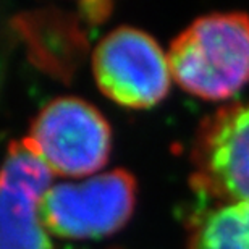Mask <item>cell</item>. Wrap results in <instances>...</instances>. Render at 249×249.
<instances>
[{
    "instance_id": "6da1fadb",
    "label": "cell",
    "mask_w": 249,
    "mask_h": 249,
    "mask_svg": "<svg viewBox=\"0 0 249 249\" xmlns=\"http://www.w3.org/2000/svg\"><path fill=\"white\" fill-rule=\"evenodd\" d=\"M167 55L172 78L186 92L227 101L249 83V17L228 12L194 19Z\"/></svg>"
},
{
    "instance_id": "7a4b0ae2",
    "label": "cell",
    "mask_w": 249,
    "mask_h": 249,
    "mask_svg": "<svg viewBox=\"0 0 249 249\" xmlns=\"http://www.w3.org/2000/svg\"><path fill=\"white\" fill-rule=\"evenodd\" d=\"M23 142L55 175L84 177L107 163L112 129L88 101L57 97L34 117Z\"/></svg>"
},
{
    "instance_id": "3957f363",
    "label": "cell",
    "mask_w": 249,
    "mask_h": 249,
    "mask_svg": "<svg viewBox=\"0 0 249 249\" xmlns=\"http://www.w3.org/2000/svg\"><path fill=\"white\" fill-rule=\"evenodd\" d=\"M136 196L134 177L117 168L81 183L51 186L41 201L39 215L47 233L55 236L99 240L129 222Z\"/></svg>"
},
{
    "instance_id": "277c9868",
    "label": "cell",
    "mask_w": 249,
    "mask_h": 249,
    "mask_svg": "<svg viewBox=\"0 0 249 249\" xmlns=\"http://www.w3.org/2000/svg\"><path fill=\"white\" fill-rule=\"evenodd\" d=\"M92 73L104 96L128 108H151L170 91L168 55L138 28L108 33L92 53Z\"/></svg>"
},
{
    "instance_id": "5b68a950",
    "label": "cell",
    "mask_w": 249,
    "mask_h": 249,
    "mask_svg": "<svg viewBox=\"0 0 249 249\" xmlns=\"http://www.w3.org/2000/svg\"><path fill=\"white\" fill-rule=\"evenodd\" d=\"M193 185L220 202H249V101L201 124L193 146Z\"/></svg>"
},
{
    "instance_id": "8992f818",
    "label": "cell",
    "mask_w": 249,
    "mask_h": 249,
    "mask_svg": "<svg viewBox=\"0 0 249 249\" xmlns=\"http://www.w3.org/2000/svg\"><path fill=\"white\" fill-rule=\"evenodd\" d=\"M52 172L23 141L12 142L0 167V249H53L39 215Z\"/></svg>"
},
{
    "instance_id": "52a82bcc",
    "label": "cell",
    "mask_w": 249,
    "mask_h": 249,
    "mask_svg": "<svg viewBox=\"0 0 249 249\" xmlns=\"http://www.w3.org/2000/svg\"><path fill=\"white\" fill-rule=\"evenodd\" d=\"M12 26L34 67L62 83L71 81L89 49L86 23L79 15L41 8L17 15Z\"/></svg>"
},
{
    "instance_id": "ba28073f",
    "label": "cell",
    "mask_w": 249,
    "mask_h": 249,
    "mask_svg": "<svg viewBox=\"0 0 249 249\" xmlns=\"http://www.w3.org/2000/svg\"><path fill=\"white\" fill-rule=\"evenodd\" d=\"M188 249H249V202H220L191 225Z\"/></svg>"
},
{
    "instance_id": "9c48e42d",
    "label": "cell",
    "mask_w": 249,
    "mask_h": 249,
    "mask_svg": "<svg viewBox=\"0 0 249 249\" xmlns=\"http://www.w3.org/2000/svg\"><path fill=\"white\" fill-rule=\"evenodd\" d=\"M110 12L112 3L108 2H83L79 3L78 15L89 26H97L110 17Z\"/></svg>"
},
{
    "instance_id": "30bf717a",
    "label": "cell",
    "mask_w": 249,
    "mask_h": 249,
    "mask_svg": "<svg viewBox=\"0 0 249 249\" xmlns=\"http://www.w3.org/2000/svg\"><path fill=\"white\" fill-rule=\"evenodd\" d=\"M2 76H3V73H2V65H0V86H2Z\"/></svg>"
}]
</instances>
